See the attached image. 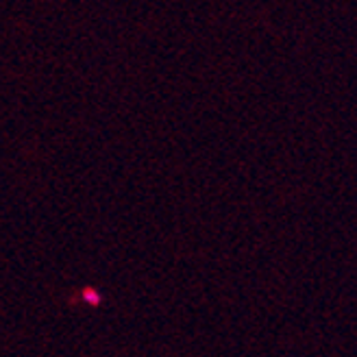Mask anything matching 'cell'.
I'll list each match as a JSON object with an SVG mask.
<instances>
[{
    "label": "cell",
    "mask_w": 357,
    "mask_h": 357,
    "mask_svg": "<svg viewBox=\"0 0 357 357\" xmlns=\"http://www.w3.org/2000/svg\"><path fill=\"white\" fill-rule=\"evenodd\" d=\"M81 296H83V301L87 303V305H92V307H98L100 305V294L94 288H85Z\"/></svg>",
    "instance_id": "6da1fadb"
}]
</instances>
